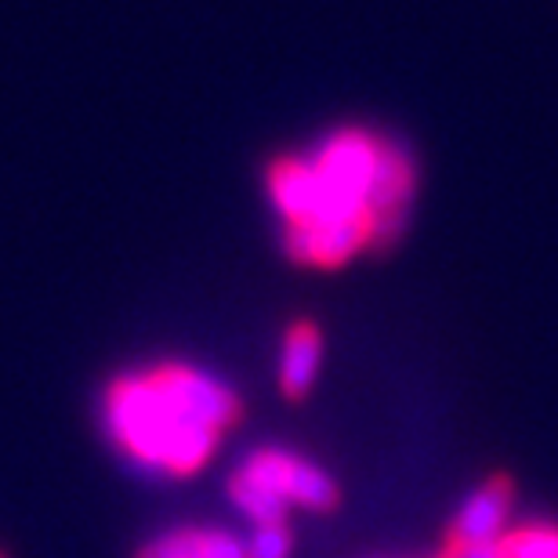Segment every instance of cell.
Returning <instances> with one entry per match:
<instances>
[{"label":"cell","instance_id":"1","mask_svg":"<svg viewBox=\"0 0 558 558\" xmlns=\"http://www.w3.org/2000/svg\"><path fill=\"white\" fill-rule=\"evenodd\" d=\"M240 417L236 392L193 363L120 374L102 396V424L131 464L153 475H196Z\"/></svg>","mask_w":558,"mask_h":558},{"label":"cell","instance_id":"2","mask_svg":"<svg viewBox=\"0 0 558 558\" xmlns=\"http://www.w3.org/2000/svg\"><path fill=\"white\" fill-rule=\"evenodd\" d=\"M414 163L392 142L366 131H338L312 156L272 163L269 196L283 226L312 221H360L374 247H388L403 232Z\"/></svg>","mask_w":558,"mask_h":558},{"label":"cell","instance_id":"3","mask_svg":"<svg viewBox=\"0 0 558 558\" xmlns=\"http://www.w3.org/2000/svg\"><path fill=\"white\" fill-rule=\"evenodd\" d=\"M229 497L254 526H269L283 522L290 508L330 511L338 505V483L301 453L265 446L240 464L229 483Z\"/></svg>","mask_w":558,"mask_h":558},{"label":"cell","instance_id":"4","mask_svg":"<svg viewBox=\"0 0 558 558\" xmlns=\"http://www.w3.org/2000/svg\"><path fill=\"white\" fill-rule=\"evenodd\" d=\"M374 247L371 229L360 221H312V226H287V254L298 265L338 269L355 254Z\"/></svg>","mask_w":558,"mask_h":558},{"label":"cell","instance_id":"5","mask_svg":"<svg viewBox=\"0 0 558 558\" xmlns=\"http://www.w3.org/2000/svg\"><path fill=\"white\" fill-rule=\"evenodd\" d=\"M511 515V483L508 478H489L464 500L450 526V548L468 544H494Z\"/></svg>","mask_w":558,"mask_h":558},{"label":"cell","instance_id":"6","mask_svg":"<svg viewBox=\"0 0 558 558\" xmlns=\"http://www.w3.org/2000/svg\"><path fill=\"white\" fill-rule=\"evenodd\" d=\"M138 558H243V541L226 530L178 526L153 537Z\"/></svg>","mask_w":558,"mask_h":558},{"label":"cell","instance_id":"7","mask_svg":"<svg viewBox=\"0 0 558 558\" xmlns=\"http://www.w3.org/2000/svg\"><path fill=\"white\" fill-rule=\"evenodd\" d=\"M323 363V338L312 323H298L287 330L283 349H279V388L290 399H301L316 385Z\"/></svg>","mask_w":558,"mask_h":558},{"label":"cell","instance_id":"8","mask_svg":"<svg viewBox=\"0 0 558 558\" xmlns=\"http://www.w3.org/2000/svg\"><path fill=\"white\" fill-rule=\"evenodd\" d=\"M500 558H558V526L537 522L500 541Z\"/></svg>","mask_w":558,"mask_h":558},{"label":"cell","instance_id":"9","mask_svg":"<svg viewBox=\"0 0 558 558\" xmlns=\"http://www.w3.org/2000/svg\"><path fill=\"white\" fill-rule=\"evenodd\" d=\"M243 558H290V530H287V522L254 526L251 541H243Z\"/></svg>","mask_w":558,"mask_h":558},{"label":"cell","instance_id":"10","mask_svg":"<svg viewBox=\"0 0 558 558\" xmlns=\"http://www.w3.org/2000/svg\"><path fill=\"white\" fill-rule=\"evenodd\" d=\"M446 558H500V541L494 544H468V548H450Z\"/></svg>","mask_w":558,"mask_h":558}]
</instances>
